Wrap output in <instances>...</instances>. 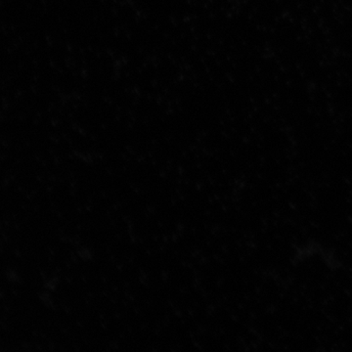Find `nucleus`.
Listing matches in <instances>:
<instances>
[]
</instances>
